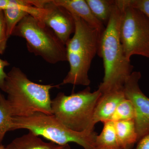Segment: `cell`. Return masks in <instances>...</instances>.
I'll return each instance as SVG.
<instances>
[{"mask_svg": "<svg viewBox=\"0 0 149 149\" xmlns=\"http://www.w3.org/2000/svg\"><path fill=\"white\" fill-rule=\"evenodd\" d=\"M116 1L115 8L101 35L97 54L102 59L104 71L98 89L102 94L123 89L126 79L133 72V66L125 57L120 41L121 11Z\"/></svg>", "mask_w": 149, "mask_h": 149, "instance_id": "cell-1", "label": "cell"}, {"mask_svg": "<svg viewBox=\"0 0 149 149\" xmlns=\"http://www.w3.org/2000/svg\"><path fill=\"white\" fill-rule=\"evenodd\" d=\"M59 85L34 83L20 68L13 67L7 74L3 91L7 94L13 117H27L38 112L51 115L50 92Z\"/></svg>", "mask_w": 149, "mask_h": 149, "instance_id": "cell-2", "label": "cell"}, {"mask_svg": "<svg viewBox=\"0 0 149 149\" xmlns=\"http://www.w3.org/2000/svg\"><path fill=\"white\" fill-rule=\"evenodd\" d=\"M72 16L75 31L65 45L70 70L61 85L89 86L91 81L88 72L93 59L98 54L101 34L82 19Z\"/></svg>", "mask_w": 149, "mask_h": 149, "instance_id": "cell-3", "label": "cell"}, {"mask_svg": "<svg viewBox=\"0 0 149 149\" xmlns=\"http://www.w3.org/2000/svg\"><path fill=\"white\" fill-rule=\"evenodd\" d=\"M101 95L98 89L91 92L89 86L69 95L63 93H58L52 100V115L73 131L82 132L94 130L93 113Z\"/></svg>", "mask_w": 149, "mask_h": 149, "instance_id": "cell-4", "label": "cell"}, {"mask_svg": "<svg viewBox=\"0 0 149 149\" xmlns=\"http://www.w3.org/2000/svg\"><path fill=\"white\" fill-rule=\"evenodd\" d=\"M13 130L27 129L57 145L65 146L74 143L83 149H96L97 133L95 130L77 132L59 121L53 115L36 113L27 117H13Z\"/></svg>", "mask_w": 149, "mask_h": 149, "instance_id": "cell-5", "label": "cell"}, {"mask_svg": "<svg viewBox=\"0 0 149 149\" xmlns=\"http://www.w3.org/2000/svg\"><path fill=\"white\" fill-rule=\"evenodd\" d=\"M11 36L24 38L29 52L48 63L67 61L65 45L52 29L29 15L17 24Z\"/></svg>", "mask_w": 149, "mask_h": 149, "instance_id": "cell-6", "label": "cell"}, {"mask_svg": "<svg viewBox=\"0 0 149 149\" xmlns=\"http://www.w3.org/2000/svg\"><path fill=\"white\" fill-rule=\"evenodd\" d=\"M121 11L120 41L128 59L134 55L149 58V19L125 0H116Z\"/></svg>", "mask_w": 149, "mask_h": 149, "instance_id": "cell-7", "label": "cell"}, {"mask_svg": "<svg viewBox=\"0 0 149 149\" xmlns=\"http://www.w3.org/2000/svg\"><path fill=\"white\" fill-rule=\"evenodd\" d=\"M141 77V72L133 71L123 87L125 98L132 102L135 107V123L139 141L149 133V98L140 88L139 81Z\"/></svg>", "mask_w": 149, "mask_h": 149, "instance_id": "cell-8", "label": "cell"}, {"mask_svg": "<svg viewBox=\"0 0 149 149\" xmlns=\"http://www.w3.org/2000/svg\"><path fill=\"white\" fill-rule=\"evenodd\" d=\"M37 19L52 29L65 45L75 31V22L72 14L56 4L53 0H47L41 8Z\"/></svg>", "mask_w": 149, "mask_h": 149, "instance_id": "cell-9", "label": "cell"}, {"mask_svg": "<svg viewBox=\"0 0 149 149\" xmlns=\"http://www.w3.org/2000/svg\"><path fill=\"white\" fill-rule=\"evenodd\" d=\"M125 98L123 89L113 90L103 94L99 98L93 113V125L100 122L109 121L116 108Z\"/></svg>", "mask_w": 149, "mask_h": 149, "instance_id": "cell-10", "label": "cell"}, {"mask_svg": "<svg viewBox=\"0 0 149 149\" xmlns=\"http://www.w3.org/2000/svg\"><path fill=\"white\" fill-rule=\"evenodd\" d=\"M58 5L66 9L72 15L82 19L101 34L105 26L93 15L85 0H53Z\"/></svg>", "mask_w": 149, "mask_h": 149, "instance_id": "cell-11", "label": "cell"}, {"mask_svg": "<svg viewBox=\"0 0 149 149\" xmlns=\"http://www.w3.org/2000/svg\"><path fill=\"white\" fill-rule=\"evenodd\" d=\"M63 146L52 142H45L40 136L29 131L27 134L14 139L6 149H61Z\"/></svg>", "mask_w": 149, "mask_h": 149, "instance_id": "cell-12", "label": "cell"}, {"mask_svg": "<svg viewBox=\"0 0 149 149\" xmlns=\"http://www.w3.org/2000/svg\"><path fill=\"white\" fill-rule=\"evenodd\" d=\"M118 143L121 149H133L139 141L135 120L113 122Z\"/></svg>", "mask_w": 149, "mask_h": 149, "instance_id": "cell-13", "label": "cell"}, {"mask_svg": "<svg viewBox=\"0 0 149 149\" xmlns=\"http://www.w3.org/2000/svg\"><path fill=\"white\" fill-rule=\"evenodd\" d=\"M103 123L101 133L96 136V149H121L116 133L114 122L109 120Z\"/></svg>", "mask_w": 149, "mask_h": 149, "instance_id": "cell-14", "label": "cell"}, {"mask_svg": "<svg viewBox=\"0 0 149 149\" xmlns=\"http://www.w3.org/2000/svg\"><path fill=\"white\" fill-rule=\"evenodd\" d=\"M98 20L106 26L114 10L116 1L113 0H85Z\"/></svg>", "mask_w": 149, "mask_h": 149, "instance_id": "cell-15", "label": "cell"}, {"mask_svg": "<svg viewBox=\"0 0 149 149\" xmlns=\"http://www.w3.org/2000/svg\"><path fill=\"white\" fill-rule=\"evenodd\" d=\"M13 118L7 100L0 91V145L6 133L8 131L13 130Z\"/></svg>", "mask_w": 149, "mask_h": 149, "instance_id": "cell-16", "label": "cell"}, {"mask_svg": "<svg viewBox=\"0 0 149 149\" xmlns=\"http://www.w3.org/2000/svg\"><path fill=\"white\" fill-rule=\"evenodd\" d=\"M29 6H20L3 10L9 38L11 36L17 24L22 19L29 15L27 11Z\"/></svg>", "mask_w": 149, "mask_h": 149, "instance_id": "cell-17", "label": "cell"}, {"mask_svg": "<svg viewBox=\"0 0 149 149\" xmlns=\"http://www.w3.org/2000/svg\"><path fill=\"white\" fill-rule=\"evenodd\" d=\"M135 118L136 111L133 103L130 100L125 98L118 105L109 120L116 122L122 120H135Z\"/></svg>", "mask_w": 149, "mask_h": 149, "instance_id": "cell-18", "label": "cell"}, {"mask_svg": "<svg viewBox=\"0 0 149 149\" xmlns=\"http://www.w3.org/2000/svg\"><path fill=\"white\" fill-rule=\"evenodd\" d=\"M8 38L3 11L0 10V54L5 51Z\"/></svg>", "mask_w": 149, "mask_h": 149, "instance_id": "cell-19", "label": "cell"}, {"mask_svg": "<svg viewBox=\"0 0 149 149\" xmlns=\"http://www.w3.org/2000/svg\"><path fill=\"white\" fill-rule=\"evenodd\" d=\"M130 6L143 13L149 19V0H125Z\"/></svg>", "mask_w": 149, "mask_h": 149, "instance_id": "cell-20", "label": "cell"}, {"mask_svg": "<svg viewBox=\"0 0 149 149\" xmlns=\"http://www.w3.org/2000/svg\"><path fill=\"white\" fill-rule=\"evenodd\" d=\"M10 65L9 63L6 60L0 58V90L3 91L4 85L5 81L7 74L5 72L4 68Z\"/></svg>", "mask_w": 149, "mask_h": 149, "instance_id": "cell-21", "label": "cell"}, {"mask_svg": "<svg viewBox=\"0 0 149 149\" xmlns=\"http://www.w3.org/2000/svg\"><path fill=\"white\" fill-rule=\"evenodd\" d=\"M137 143L134 149H149V133L141 138Z\"/></svg>", "mask_w": 149, "mask_h": 149, "instance_id": "cell-22", "label": "cell"}, {"mask_svg": "<svg viewBox=\"0 0 149 149\" xmlns=\"http://www.w3.org/2000/svg\"><path fill=\"white\" fill-rule=\"evenodd\" d=\"M61 149H71V148H70L69 144H67V145H65V146H63Z\"/></svg>", "mask_w": 149, "mask_h": 149, "instance_id": "cell-23", "label": "cell"}, {"mask_svg": "<svg viewBox=\"0 0 149 149\" xmlns=\"http://www.w3.org/2000/svg\"><path fill=\"white\" fill-rule=\"evenodd\" d=\"M0 149H6V147H5L4 146H3L1 144L0 145Z\"/></svg>", "mask_w": 149, "mask_h": 149, "instance_id": "cell-24", "label": "cell"}]
</instances>
